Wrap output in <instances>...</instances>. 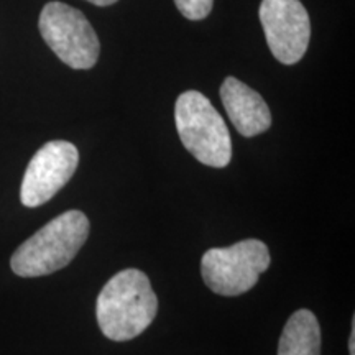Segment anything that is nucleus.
<instances>
[{
    "label": "nucleus",
    "instance_id": "1",
    "mask_svg": "<svg viewBox=\"0 0 355 355\" xmlns=\"http://www.w3.org/2000/svg\"><path fill=\"white\" fill-rule=\"evenodd\" d=\"M158 298L150 279L137 268L114 275L97 296L96 316L102 334L115 343L140 336L153 322Z\"/></svg>",
    "mask_w": 355,
    "mask_h": 355
},
{
    "label": "nucleus",
    "instance_id": "2",
    "mask_svg": "<svg viewBox=\"0 0 355 355\" xmlns=\"http://www.w3.org/2000/svg\"><path fill=\"white\" fill-rule=\"evenodd\" d=\"M89 237V219L81 211H68L43 225L12 255L13 273L21 278L51 275L68 266Z\"/></svg>",
    "mask_w": 355,
    "mask_h": 355
},
{
    "label": "nucleus",
    "instance_id": "3",
    "mask_svg": "<svg viewBox=\"0 0 355 355\" xmlns=\"http://www.w3.org/2000/svg\"><path fill=\"white\" fill-rule=\"evenodd\" d=\"M175 122L181 144L199 163L224 168L232 158V140L227 123L206 96L186 91L178 97Z\"/></svg>",
    "mask_w": 355,
    "mask_h": 355
},
{
    "label": "nucleus",
    "instance_id": "4",
    "mask_svg": "<svg viewBox=\"0 0 355 355\" xmlns=\"http://www.w3.org/2000/svg\"><path fill=\"white\" fill-rule=\"evenodd\" d=\"M272 263L268 247L257 239L225 248H209L201 259L204 283L220 296H239L259 283L260 275Z\"/></svg>",
    "mask_w": 355,
    "mask_h": 355
},
{
    "label": "nucleus",
    "instance_id": "5",
    "mask_svg": "<svg viewBox=\"0 0 355 355\" xmlns=\"http://www.w3.org/2000/svg\"><path fill=\"white\" fill-rule=\"evenodd\" d=\"M40 33L53 53L73 69H91L99 60L101 43L84 13L63 2L43 7Z\"/></svg>",
    "mask_w": 355,
    "mask_h": 355
},
{
    "label": "nucleus",
    "instance_id": "6",
    "mask_svg": "<svg viewBox=\"0 0 355 355\" xmlns=\"http://www.w3.org/2000/svg\"><path fill=\"white\" fill-rule=\"evenodd\" d=\"M79 163V152L73 144L53 140L44 144L26 166L20 188L21 204L38 207L48 202L68 184Z\"/></svg>",
    "mask_w": 355,
    "mask_h": 355
},
{
    "label": "nucleus",
    "instance_id": "7",
    "mask_svg": "<svg viewBox=\"0 0 355 355\" xmlns=\"http://www.w3.org/2000/svg\"><path fill=\"white\" fill-rule=\"evenodd\" d=\"M260 21L270 51L283 64H296L309 46V13L300 0H261Z\"/></svg>",
    "mask_w": 355,
    "mask_h": 355
},
{
    "label": "nucleus",
    "instance_id": "8",
    "mask_svg": "<svg viewBox=\"0 0 355 355\" xmlns=\"http://www.w3.org/2000/svg\"><path fill=\"white\" fill-rule=\"evenodd\" d=\"M220 99L230 122L243 137H255L272 127V114L259 92L235 78L220 86Z\"/></svg>",
    "mask_w": 355,
    "mask_h": 355
},
{
    "label": "nucleus",
    "instance_id": "9",
    "mask_svg": "<svg viewBox=\"0 0 355 355\" xmlns=\"http://www.w3.org/2000/svg\"><path fill=\"white\" fill-rule=\"evenodd\" d=\"M278 355H321V327L309 309H298L288 319L278 343Z\"/></svg>",
    "mask_w": 355,
    "mask_h": 355
},
{
    "label": "nucleus",
    "instance_id": "10",
    "mask_svg": "<svg viewBox=\"0 0 355 355\" xmlns=\"http://www.w3.org/2000/svg\"><path fill=\"white\" fill-rule=\"evenodd\" d=\"M175 3L188 20H202L211 13L214 0H175Z\"/></svg>",
    "mask_w": 355,
    "mask_h": 355
},
{
    "label": "nucleus",
    "instance_id": "11",
    "mask_svg": "<svg viewBox=\"0 0 355 355\" xmlns=\"http://www.w3.org/2000/svg\"><path fill=\"white\" fill-rule=\"evenodd\" d=\"M349 354L355 355V319H352V331L349 337Z\"/></svg>",
    "mask_w": 355,
    "mask_h": 355
},
{
    "label": "nucleus",
    "instance_id": "12",
    "mask_svg": "<svg viewBox=\"0 0 355 355\" xmlns=\"http://www.w3.org/2000/svg\"><path fill=\"white\" fill-rule=\"evenodd\" d=\"M87 2L94 3V6H99V7H107L117 2V0H87Z\"/></svg>",
    "mask_w": 355,
    "mask_h": 355
}]
</instances>
